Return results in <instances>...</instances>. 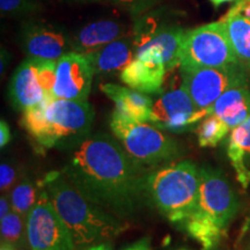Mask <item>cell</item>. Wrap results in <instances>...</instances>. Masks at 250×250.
Wrapping results in <instances>:
<instances>
[{
	"instance_id": "30",
	"label": "cell",
	"mask_w": 250,
	"mask_h": 250,
	"mask_svg": "<svg viewBox=\"0 0 250 250\" xmlns=\"http://www.w3.org/2000/svg\"><path fill=\"white\" fill-rule=\"evenodd\" d=\"M122 250H152L151 248V241L148 237H143L139 241L132 243V245L126 247V248Z\"/></svg>"
},
{
	"instance_id": "16",
	"label": "cell",
	"mask_w": 250,
	"mask_h": 250,
	"mask_svg": "<svg viewBox=\"0 0 250 250\" xmlns=\"http://www.w3.org/2000/svg\"><path fill=\"white\" fill-rule=\"evenodd\" d=\"M223 20L240 67L250 79V0H236Z\"/></svg>"
},
{
	"instance_id": "32",
	"label": "cell",
	"mask_w": 250,
	"mask_h": 250,
	"mask_svg": "<svg viewBox=\"0 0 250 250\" xmlns=\"http://www.w3.org/2000/svg\"><path fill=\"white\" fill-rule=\"evenodd\" d=\"M7 61H8V54L4 48L1 49V74L4 73L6 66H7Z\"/></svg>"
},
{
	"instance_id": "6",
	"label": "cell",
	"mask_w": 250,
	"mask_h": 250,
	"mask_svg": "<svg viewBox=\"0 0 250 250\" xmlns=\"http://www.w3.org/2000/svg\"><path fill=\"white\" fill-rule=\"evenodd\" d=\"M110 129L127 154L145 168L158 167L180 155L176 140L151 123L130 121L114 110Z\"/></svg>"
},
{
	"instance_id": "29",
	"label": "cell",
	"mask_w": 250,
	"mask_h": 250,
	"mask_svg": "<svg viewBox=\"0 0 250 250\" xmlns=\"http://www.w3.org/2000/svg\"><path fill=\"white\" fill-rule=\"evenodd\" d=\"M12 211L11 199H9V193L5 192V195H1L0 198V219L7 215Z\"/></svg>"
},
{
	"instance_id": "25",
	"label": "cell",
	"mask_w": 250,
	"mask_h": 250,
	"mask_svg": "<svg viewBox=\"0 0 250 250\" xmlns=\"http://www.w3.org/2000/svg\"><path fill=\"white\" fill-rule=\"evenodd\" d=\"M35 0H0V9L5 15H26L39 11Z\"/></svg>"
},
{
	"instance_id": "10",
	"label": "cell",
	"mask_w": 250,
	"mask_h": 250,
	"mask_svg": "<svg viewBox=\"0 0 250 250\" xmlns=\"http://www.w3.org/2000/svg\"><path fill=\"white\" fill-rule=\"evenodd\" d=\"M182 85L198 109H208L228 89L250 86V79L239 65L181 70Z\"/></svg>"
},
{
	"instance_id": "14",
	"label": "cell",
	"mask_w": 250,
	"mask_h": 250,
	"mask_svg": "<svg viewBox=\"0 0 250 250\" xmlns=\"http://www.w3.org/2000/svg\"><path fill=\"white\" fill-rule=\"evenodd\" d=\"M95 74L86 55L71 51L57 61L52 96L72 101H87Z\"/></svg>"
},
{
	"instance_id": "23",
	"label": "cell",
	"mask_w": 250,
	"mask_h": 250,
	"mask_svg": "<svg viewBox=\"0 0 250 250\" xmlns=\"http://www.w3.org/2000/svg\"><path fill=\"white\" fill-rule=\"evenodd\" d=\"M27 218L12 210L7 215L0 219L1 241L11 243L18 249L23 248L27 242Z\"/></svg>"
},
{
	"instance_id": "36",
	"label": "cell",
	"mask_w": 250,
	"mask_h": 250,
	"mask_svg": "<svg viewBox=\"0 0 250 250\" xmlns=\"http://www.w3.org/2000/svg\"><path fill=\"white\" fill-rule=\"evenodd\" d=\"M76 1H99V0H76Z\"/></svg>"
},
{
	"instance_id": "9",
	"label": "cell",
	"mask_w": 250,
	"mask_h": 250,
	"mask_svg": "<svg viewBox=\"0 0 250 250\" xmlns=\"http://www.w3.org/2000/svg\"><path fill=\"white\" fill-rule=\"evenodd\" d=\"M26 226L30 250H77L70 230L43 187L27 215Z\"/></svg>"
},
{
	"instance_id": "1",
	"label": "cell",
	"mask_w": 250,
	"mask_h": 250,
	"mask_svg": "<svg viewBox=\"0 0 250 250\" xmlns=\"http://www.w3.org/2000/svg\"><path fill=\"white\" fill-rule=\"evenodd\" d=\"M62 173L87 199L116 217L137 213L147 199L149 171L127 154L110 134H89L72 147Z\"/></svg>"
},
{
	"instance_id": "24",
	"label": "cell",
	"mask_w": 250,
	"mask_h": 250,
	"mask_svg": "<svg viewBox=\"0 0 250 250\" xmlns=\"http://www.w3.org/2000/svg\"><path fill=\"white\" fill-rule=\"evenodd\" d=\"M230 132V127L215 115H208L197 127L198 144L202 147H214Z\"/></svg>"
},
{
	"instance_id": "3",
	"label": "cell",
	"mask_w": 250,
	"mask_h": 250,
	"mask_svg": "<svg viewBox=\"0 0 250 250\" xmlns=\"http://www.w3.org/2000/svg\"><path fill=\"white\" fill-rule=\"evenodd\" d=\"M239 208V197L225 175L214 168L202 167L195 210L179 227L196 240L202 250H215L226 237Z\"/></svg>"
},
{
	"instance_id": "13",
	"label": "cell",
	"mask_w": 250,
	"mask_h": 250,
	"mask_svg": "<svg viewBox=\"0 0 250 250\" xmlns=\"http://www.w3.org/2000/svg\"><path fill=\"white\" fill-rule=\"evenodd\" d=\"M21 46L27 58L56 61L73 51L72 39L62 28L46 21H28L21 28Z\"/></svg>"
},
{
	"instance_id": "11",
	"label": "cell",
	"mask_w": 250,
	"mask_h": 250,
	"mask_svg": "<svg viewBox=\"0 0 250 250\" xmlns=\"http://www.w3.org/2000/svg\"><path fill=\"white\" fill-rule=\"evenodd\" d=\"M211 114L210 108L198 109L182 83L158 94L153 100L149 123L166 132L182 133Z\"/></svg>"
},
{
	"instance_id": "26",
	"label": "cell",
	"mask_w": 250,
	"mask_h": 250,
	"mask_svg": "<svg viewBox=\"0 0 250 250\" xmlns=\"http://www.w3.org/2000/svg\"><path fill=\"white\" fill-rule=\"evenodd\" d=\"M18 170L14 166L2 161L0 166V190L1 192H9L18 183Z\"/></svg>"
},
{
	"instance_id": "33",
	"label": "cell",
	"mask_w": 250,
	"mask_h": 250,
	"mask_svg": "<svg viewBox=\"0 0 250 250\" xmlns=\"http://www.w3.org/2000/svg\"><path fill=\"white\" fill-rule=\"evenodd\" d=\"M0 250H18L17 247H14L11 243L1 241V245H0Z\"/></svg>"
},
{
	"instance_id": "22",
	"label": "cell",
	"mask_w": 250,
	"mask_h": 250,
	"mask_svg": "<svg viewBox=\"0 0 250 250\" xmlns=\"http://www.w3.org/2000/svg\"><path fill=\"white\" fill-rule=\"evenodd\" d=\"M40 192L41 190L39 191V187L34 182H31L29 179H22L19 181L8 192L12 210L27 218L31 208L36 204Z\"/></svg>"
},
{
	"instance_id": "7",
	"label": "cell",
	"mask_w": 250,
	"mask_h": 250,
	"mask_svg": "<svg viewBox=\"0 0 250 250\" xmlns=\"http://www.w3.org/2000/svg\"><path fill=\"white\" fill-rule=\"evenodd\" d=\"M235 65H239V62L224 20L203 24L184 33L180 55L181 70Z\"/></svg>"
},
{
	"instance_id": "18",
	"label": "cell",
	"mask_w": 250,
	"mask_h": 250,
	"mask_svg": "<svg viewBox=\"0 0 250 250\" xmlns=\"http://www.w3.org/2000/svg\"><path fill=\"white\" fill-rule=\"evenodd\" d=\"M101 90L115 103V111L134 122L149 123L153 99L147 94L114 83H103Z\"/></svg>"
},
{
	"instance_id": "20",
	"label": "cell",
	"mask_w": 250,
	"mask_h": 250,
	"mask_svg": "<svg viewBox=\"0 0 250 250\" xmlns=\"http://www.w3.org/2000/svg\"><path fill=\"white\" fill-rule=\"evenodd\" d=\"M210 115L224 121L230 130L250 116V86L228 89L210 107Z\"/></svg>"
},
{
	"instance_id": "37",
	"label": "cell",
	"mask_w": 250,
	"mask_h": 250,
	"mask_svg": "<svg viewBox=\"0 0 250 250\" xmlns=\"http://www.w3.org/2000/svg\"><path fill=\"white\" fill-rule=\"evenodd\" d=\"M245 250H250V241H249L248 245H247V247H246V249H245Z\"/></svg>"
},
{
	"instance_id": "2",
	"label": "cell",
	"mask_w": 250,
	"mask_h": 250,
	"mask_svg": "<svg viewBox=\"0 0 250 250\" xmlns=\"http://www.w3.org/2000/svg\"><path fill=\"white\" fill-rule=\"evenodd\" d=\"M42 187L70 230L76 249L107 242L126 230L123 219L87 199L62 171L49 173Z\"/></svg>"
},
{
	"instance_id": "35",
	"label": "cell",
	"mask_w": 250,
	"mask_h": 250,
	"mask_svg": "<svg viewBox=\"0 0 250 250\" xmlns=\"http://www.w3.org/2000/svg\"><path fill=\"white\" fill-rule=\"evenodd\" d=\"M249 232H250V218L246 221L245 225H243L242 234H246V233H249Z\"/></svg>"
},
{
	"instance_id": "28",
	"label": "cell",
	"mask_w": 250,
	"mask_h": 250,
	"mask_svg": "<svg viewBox=\"0 0 250 250\" xmlns=\"http://www.w3.org/2000/svg\"><path fill=\"white\" fill-rule=\"evenodd\" d=\"M11 142V130L4 120L0 122V147L4 148Z\"/></svg>"
},
{
	"instance_id": "31",
	"label": "cell",
	"mask_w": 250,
	"mask_h": 250,
	"mask_svg": "<svg viewBox=\"0 0 250 250\" xmlns=\"http://www.w3.org/2000/svg\"><path fill=\"white\" fill-rule=\"evenodd\" d=\"M79 250H112V248L111 246L108 245L107 242H102V243H96V245L85 247V248H81Z\"/></svg>"
},
{
	"instance_id": "8",
	"label": "cell",
	"mask_w": 250,
	"mask_h": 250,
	"mask_svg": "<svg viewBox=\"0 0 250 250\" xmlns=\"http://www.w3.org/2000/svg\"><path fill=\"white\" fill-rule=\"evenodd\" d=\"M57 62L27 58L14 71L8 85L12 105L20 111L36 107L52 96Z\"/></svg>"
},
{
	"instance_id": "12",
	"label": "cell",
	"mask_w": 250,
	"mask_h": 250,
	"mask_svg": "<svg viewBox=\"0 0 250 250\" xmlns=\"http://www.w3.org/2000/svg\"><path fill=\"white\" fill-rule=\"evenodd\" d=\"M184 31L179 24L169 23L153 15L138 20L134 27L136 52L143 49H155L162 55L168 72L180 66V55Z\"/></svg>"
},
{
	"instance_id": "19",
	"label": "cell",
	"mask_w": 250,
	"mask_h": 250,
	"mask_svg": "<svg viewBox=\"0 0 250 250\" xmlns=\"http://www.w3.org/2000/svg\"><path fill=\"white\" fill-rule=\"evenodd\" d=\"M124 35L123 24L116 20H100L83 27L72 39V50L89 54L114 42Z\"/></svg>"
},
{
	"instance_id": "21",
	"label": "cell",
	"mask_w": 250,
	"mask_h": 250,
	"mask_svg": "<svg viewBox=\"0 0 250 250\" xmlns=\"http://www.w3.org/2000/svg\"><path fill=\"white\" fill-rule=\"evenodd\" d=\"M227 155L237 181L247 189L250 186V116L230 130Z\"/></svg>"
},
{
	"instance_id": "4",
	"label": "cell",
	"mask_w": 250,
	"mask_h": 250,
	"mask_svg": "<svg viewBox=\"0 0 250 250\" xmlns=\"http://www.w3.org/2000/svg\"><path fill=\"white\" fill-rule=\"evenodd\" d=\"M93 107L87 101L50 98L22 112L21 125L42 147H74L90 134Z\"/></svg>"
},
{
	"instance_id": "17",
	"label": "cell",
	"mask_w": 250,
	"mask_h": 250,
	"mask_svg": "<svg viewBox=\"0 0 250 250\" xmlns=\"http://www.w3.org/2000/svg\"><path fill=\"white\" fill-rule=\"evenodd\" d=\"M95 74L112 76L124 70L136 57L133 37H121L101 49L86 54Z\"/></svg>"
},
{
	"instance_id": "5",
	"label": "cell",
	"mask_w": 250,
	"mask_h": 250,
	"mask_svg": "<svg viewBox=\"0 0 250 250\" xmlns=\"http://www.w3.org/2000/svg\"><path fill=\"white\" fill-rule=\"evenodd\" d=\"M199 187L201 168L191 161H177L149 171L145 191L156 210L179 226L195 210Z\"/></svg>"
},
{
	"instance_id": "27",
	"label": "cell",
	"mask_w": 250,
	"mask_h": 250,
	"mask_svg": "<svg viewBox=\"0 0 250 250\" xmlns=\"http://www.w3.org/2000/svg\"><path fill=\"white\" fill-rule=\"evenodd\" d=\"M124 11L130 12L131 14H139L153 6L156 0H108Z\"/></svg>"
},
{
	"instance_id": "38",
	"label": "cell",
	"mask_w": 250,
	"mask_h": 250,
	"mask_svg": "<svg viewBox=\"0 0 250 250\" xmlns=\"http://www.w3.org/2000/svg\"><path fill=\"white\" fill-rule=\"evenodd\" d=\"M175 250H189V249H187V248H179V249H175Z\"/></svg>"
},
{
	"instance_id": "34",
	"label": "cell",
	"mask_w": 250,
	"mask_h": 250,
	"mask_svg": "<svg viewBox=\"0 0 250 250\" xmlns=\"http://www.w3.org/2000/svg\"><path fill=\"white\" fill-rule=\"evenodd\" d=\"M232 1H236V0H211V2L215 6V7H219V6L227 4V2H232Z\"/></svg>"
},
{
	"instance_id": "15",
	"label": "cell",
	"mask_w": 250,
	"mask_h": 250,
	"mask_svg": "<svg viewBox=\"0 0 250 250\" xmlns=\"http://www.w3.org/2000/svg\"><path fill=\"white\" fill-rule=\"evenodd\" d=\"M168 73L162 55L155 49H143L121 72L120 78L130 88L147 95H158L162 92L166 74Z\"/></svg>"
}]
</instances>
